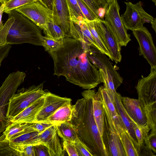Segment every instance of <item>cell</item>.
Here are the masks:
<instances>
[{
	"mask_svg": "<svg viewBox=\"0 0 156 156\" xmlns=\"http://www.w3.org/2000/svg\"><path fill=\"white\" fill-rule=\"evenodd\" d=\"M90 47L72 38H64L61 44L48 52L54 62V75L64 76L67 81L83 89L94 88L101 82L98 70L87 55Z\"/></svg>",
	"mask_w": 156,
	"mask_h": 156,
	"instance_id": "cell-1",
	"label": "cell"
},
{
	"mask_svg": "<svg viewBox=\"0 0 156 156\" xmlns=\"http://www.w3.org/2000/svg\"><path fill=\"white\" fill-rule=\"evenodd\" d=\"M95 93L91 89L82 93L83 98L72 105V117L69 122L77 137L93 156H108L94 117L92 100Z\"/></svg>",
	"mask_w": 156,
	"mask_h": 156,
	"instance_id": "cell-2",
	"label": "cell"
},
{
	"mask_svg": "<svg viewBox=\"0 0 156 156\" xmlns=\"http://www.w3.org/2000/svg\"><path fill=\"white\" fill-rule=\"evenodd\" d=\"M9 14L14 18L3 41L2 45L28 43L42 46L43 36L41 29L15 9Z\"/></svg>",
	"mask_w": 156,
	"mask_h": 156,
	"instance_id": "cell-3",
	"label": "cell"
},
{
	"mask_svg": "<svg viewBox=\"0 0 156 156\" xmlns=\"http://www.w3.org/2000/svg\"><path fill=\"white\" fill-rule=\"evenodd\" d=\"M87 53L89 60L98 69L101 83L110 95L114 96L117 93V89L122 83V78L106 55L94 48L88 49Z\"/></svg>",
	"mask_w": 156,
	"mask_h": 156,
	"instance_id": "cell-4",
	"label": "cell"
},
{
	"mask_svg": "<svg viewBox=\"0 0 156 156\" xmlns=\"http://www.w3.org/2000/svg\"><path fill=\"white\" fill-rule=\"evenodd\" d=\"M43 83L28 88L23 87L12 96L9 100L5 115L9 121L45 95L46 92L43 90Z\"/></svg>",
	"mask_w": 156,
	"mask_h": 156,
	"instance_id": "cell-5",
	"label": "cell"
},
{
	"mask_svg": "<svg viewBox=\"0 0 156 156\" xmlns=\"http://www.w3.org/2000/svg\"><path fill=\"white\" fill-rule=\"evenodd\" d=\"M15 10L42 30L45 36L51 38L48 24L53 17L52 9L38 1L23 5Z\"/></svg>",
	"mask_w": 156,
	"mask_h": 156,
	"instance_id": "cell-6",
	"label": "cell"
},
{
	"mask_svg": "<svg viewBox=\"0 0 156 156\" xmlns=\"http://www.w3.org/2000/svg\"><path fill=\"white\" fill-rule=\"evenodd\" d=\"M119 10L120 7L117 0L109 3L105 11L104 20L120 46H126L131 39L122 21Z\"/></svg>",
	"mask_w": 156,
	"mask_h": 156,
	"instance_id": "cell-7",
	"label": "cell"
},
{
	"mask_svg": "<svg viewBox=\"0 0 156 156\" xmlns=\"http://www.w3.org/2000/svg\"><path fill=\"white\" fill-rule=\"evenodd\" d=\"M126 6L124 13L121 16L122 22L127 30H131L143 26L145 23H150L153 17L143 9L140 1L133 4L124 2Z\"/></svg>",
	"mask_w": 156,
	"mask_h": 156,
	"instance_id": "cell-8",
	"label": "cell"
},
{
	"mask_svg": "<svg viewBox=\"0 0 156 156\" xmlns=\"http://www.w3.org/2000/svg\"><path fill=\"white\" fill-rule=\"evenodd\" d=\"M136 88L143 108L156 105V68L151 67L150 73L145 77L141 76Z\"/></svg>",
	"mask_w": 156,
	"mask_h": 156,
	"instance_id": "cell-9",
	"label": "cell"
},
{
	"mask_svg": "<svg viewBox=\"0 0 156 156\" xmlns=\"http://www.w3.org/2000/svg\"><path fill=\"white\" fill-rule=\"evenodd\" d=\"M104 128L101 138L108 156H126L119 135L109 115L107 113H104Z\"/></svg>",
	"mask_w": 156,
	"mask_h": 156,
	"instance_id": "cell-10",
	"label": "cell"
},
{
	"mask_svg": "<svg viewBox=\"0 0 156 156\" xmlns=\"http://www.w3.org/2000/svg\"><path fill=\"white\" fill-rule=\"evenodd\" d=\"M25 73L17 71L10 73L0 87V110L6 115L10 99L24 82Z\"/></svg>",
	"mask_w": 156,
	"mask_h": 156,
	"instance_id": "cell-11",
	"label": "cell"
},
{
	"mask_svg": "<svg viewBox=\"0 0 156 156\" xmlns=\"http://www.w3.org/2000/svg\"><path fill=\"white\" fill-rule=\"evenodd\" d=\"M132 31L139 44V55L144 58L151 67L156 68V49L151 34L144 26Z\"/></svg>",
	"mask_w": 156,
	"mask_h": 156,
	"instance_id": "cell-12",
	"label": "cell"
},
{
	"mask_svg": "<svg viewBox=\"0 0 156 156\" xmlns=\"http://www.w3.org/2000/svg\"><path fill=\"white\" fill-rule=\"evenodd\" d=\"M95 95L101 101L103 105L106 108L115 130L119 135L126 128L108 89L104 86H101L95 93Z\"/></svg>",
	"mask_w": 156,
	"mask_h": 156,
	"instance_id": "cell-13",
	"label": "cell"
},
{
	"mask_svg": "<svg viewBox=\"0 0 156 156\" xmlns=\"http://www.w3.org/2000/svg\"><path fill=\"white\" fill-rule=\"evenodd\" d=\"M71 101L70 98L62 97L46 92L44 95L43 104L37 115L34 122H43L64 104Z\"/></svg>",
	"mask_w": 156,
	"mask_h": 156,
	"instance_id": "cell-14",
	"label": "cell"
},
{
	"mask_svg": "<svg viewBox=\"0 0 156 156\" xmlns=\"http://www.w3.org/2000/svg\"><path fill=\"white\" fill-rule=\"evenodd\" d=\"M97 25L108 48L112 61L116 63L122 59L121 46L118 40L110 30L104 20L99 19L97 20Z\"/></svg>",
	"mask_w": 156,
	"mask_h": 156,
	"instance_id": "cell-15",
	"label": "cell"
},
{
	"mask_svg": "<svg viewBox=\"0 0 156 156\" xmlns=\"http://www.w3.org/2000/svg\"><path fill=\"white\" fill-rule=\"evenodd\" d=\"M31 124L23 131L9 140L12 147L20 152L21 149L23 147L41 144L39 139V135L41 132L35 130L32 127Z\"/></svg>",
	"mask_w": 156,
	"mask_h": 156,
	"instance_id": "cell-16",
	"label": "cell"
},
{
	"mask_svg": "<svg viewBox=\"0 0 156 156\" xmlns=\"http://www.w3.org/2000/svg\"><path fill=\"white\" fill-rule=\"evenodd\" d=\"M121 99L128 115L133 122L140 126L147 124L146 115L138 99L121 96Z\"/></svg>",
	"mask_w": 156,
	"mask_h": 156,
	"instance_id": "cell-17",
	"label": "cell"
},
{
	"mask_svg": "<svg viewBox=\"0 0 156 156\" xmlns=\"http://www.w3.org/2000/svg\"><path fill=\"white\" fill-rule=\"evenodd\" d=\"M52 8L55 10L58 23L66 37L71 38L69 12L66 0H53Z\"/></svg>",
	"mask_w": 156,
	"mask_h": 156,
	"instance_id": "cell-18",
	"label": "cell"
},
{
	"mask_svg": "<svg viewBox=\"0 0 156 156\" xmlns=\"http://www.w3.org/2000/svg\"><path fill=\"white\" fill-rule=\"evenodd\" d=\"M44 100V96L37 100L9 120V122L30 123L34 122L37 115L42 106Z\"/></svg>",
	"mask_w": 156,
	"mask_h": 156,
	"instance_id": "cell-19",
	"label": "cell"
},
{
	"mask_svg": "<svg viewBox=\"0 0 156 156\" xmlns=\"http://www.w3.org/2000/svg\"><path fill=\"white\" fill-rule=\"evenodd\" d=\"M121 96L120 94L117 92L114 97V104L126 129L139 151L138 145L133 127V122L129 117L122 103L121 99Z\"/></svg>",
	"mask_w": 156,
	"mask_h": 156,
	"instance_id": "cell-20",
	"label": "cell"
},
{
	"mask_svg": "<svg viewBox=\"0 0 156 156\" xmlns=\"http://www.w3.org/2000/svg\"><path fill=\"white\" fill-rule=\"evenodd\" d=\"M71 101L66 103L57 109L43 123L57 125L70 121L71 119L72 106Z\"/></svg>",
	"mask_w": 156,
	"mask_h": 156,
	"instance_id": "cell-21",
	"label": "cell"
},
{
	"mask_svg": "<svg viewBox=\"0 0 156 156\" xmlns=\"http://www.w3.org/2000/svg\"><path fill=\"white\" fill-rule=\"evenodd\" d=\"M70 20L74 22L80 31L84 42L88 46L94 48L100 52V49L95 41L84 20L81 16L77 18L70 15Z\"/></svg>",
	"mask_w": 156,
	"mask_h": 156,
	"instance_id": "cell-22",
	"label": "cell"
},
{
	"mask_svg": "<svg viewBox=\"0 0 156 156\" xmlns=\"http://www.w3.org/2000/svg\"><path fill=\"white\" fill-rule=\"evenodd\" d=\"M84 20L95 41L99 48L100 52L108 56L112 61L108 48L98 28L97 20H89L86 19Z\"/></svg>",
	"mask_w": 156,
	"mask_h": 156,
	"instance_id": "cell-23",
	"label": "cell"
},
{
	"mask_svg": "<svg viewBox=\"0 0 156 156\" xmlns=\"http://www.w3.org/2000/svg\"><path fill=\"white\" fill-rule=\"evenodd\" d=\"M57 134L62 140L75 142L78 137L73 125L69 122L56 125Z\"/></svg>",
	"mask_w": 156,
	"mask_h": 156,
	"instance_id": "cell-24",
	"label": "cell"
},
{
	"mask_svg": "<svg viewBox=\"0 0 156 156\" xmlns=\"http://www.w3.org/2000/svg\"><path fill=\"white\" fill-rule=\"evenodd\" d=\"M92 102L94 117L101 137L103 130L104 120L102 103L95 95L93 98Z\"/></svg>",
	"mask_w": 156,
	"mask_h": 156,
	"instance_id": "cell-25",
	"label": "cell"
},
{
	"mask_svg": "<svg viewBox=\"0 0 156 156\" xmlns=\"http://www.w3.org/2000/svg\"><path fill=\"white\" fill-rule=\"evenodd\" d=\"M126 156H139V152L126 129L119 135Z\"/></svg>",
	"mask_w": 156,
	"mask_h": 156,
	"instance_id": "cell-26",
	"label": "cell"
},
{
	"mask_svg": "<svg viewBox=\"0 0 156 156\" xmlns=\"http://www.w3.org/2000/svg\"><path fill=\"white\" fill-rule=\"evenodd\" d=\"M53 17L48 24V29L50 38L57 41L62 42L66 37L65 34L59 25L56 13L54 9H52Z\"/></svg>",
	"mask_w": 156,
	"mask_h": 156,
	"instance_id": "cell-27",
	"label": "cell"
},
{
	"mask_svg": "<svg viewBox=\"0 0 156 156\" xmlns=\"http://www.w3.org/2000/svg\"><path fill=\"white\" fill-rule=\"evenodd\" d=\"M45 145L48 148L50 156L64 155V151L57 133L48 141Z\"/></svg>",
	"mask_w": 156,
	"mask_h": 156,
	"instance_id": "cell-28",
	"label": "cell"
},
{
	"mask_svg": "<svg viewBox=\"0 0 156 156\" xmlns=\"http://www.w3.org/2000/svg\"><path fill=\"white\" fill-rule=\"evenodd\" d=\"M30 123L10 122L7 126L3 135L5 139L9 140L13 136L28 127Z\"/></svg>",
	"mask_w": 156,
	"mask_h": 156,
	"instance_id": "cell-29",
	"label": "cell"
},
{
	"mask_svg": "<svg viewBox=\"0 0 156 156\" xmlns=\"http://www.w3.org/2000/svg\"><path fill=\"white\" fill-rule=\"evenodd\" d=\"M133 125L138 143L139 154L140 150L144 145V140L151 129L147 124L144 126H140L133 122Z\"/></svg>",
	"mask_w": 156,
	"mask_h": 156,
	"instance_id": "cell-30",
	"label": "cell"
},
{
	"mask_svg": "<svg viewBox=\"0 0 156 156\" xmlns=\"http://www.w3.org/2000/svg\"><path fill=\"white\" fill-rule=\"evenodd\" d=\"M92 10L95 15L101 19L102 15L100 10L105 11L107 9L108 4L105 0H83Z\"/></svg>",
	"mask_w": 156,
	"mask_h": 156,
	"instance_id": "cell-31",
	"label": "cell"
},
{
	"mask_svg": "<svg viewBox=\"0 0 156 156\" xmlns=\"http://www.w3.org/2000/svg\"><path fill=\"white\" fill-rule=\"evenodd\" d=\"M0 156H21V153L12 147L9 141L3 134L0 137Z\"/></svg>",
	"mask_w": 156,
	"mask_h": 156,
	"instance_id": "cell-32",
	"label": "cell"
},
{
	"mask_svg": "<svg viewBox=\"0 0 156 156\" xmlns=\"http://www.w3.org/2000/svg\"><path fill=\"white\" fill-rule=\"evenodd\" d=\"M40 0H10L5 4L4 12L8 14L11 11L23 5Z\"/></svg>",
	"mask_w": 156,
	"mask_h": 156,
	"instance_id": "cell-33",
	"label": "cell"
},
{
	"mask_svg": "<svg viewBox=\"0 0 156 156\" xmlns=\"http://www.w3.org/2000/svg\"><path fill=\"white\" fill-rule=\"evenodd\" d=\"M79 8L85 18L94 20L98 18L83 0H76Z\"/></svg>",
	"mask_w": 156,
	"mask_h": 156,
	"instance_id": "cell-34",
	"label": "cell"
},
{
	"mask_svg": "<svg viewBox=\"0 0 156 156\" xmlns=\"http://www.w3.org/2000/svg\"><path fill=\"white\" fill-rule=\"evenodd\" d=\"M57 133L56 125H52L39 135V139L41 144L45 145L48 141Z\"/></svg>",
	"mask_w": 156,
	"mask_h": 156,
	"instance_id": "cell-35",
	"label": "cell"
},
{
	"mask_svg": "<svg viewBox=\"0 0 156 156\" xmlns=\"http://www.w3.org/2000/svg\"><path fill=\"white\" fill-rule=\"evenodd\" d=\"M69 14L74 16L77 18L81 16L85 19L82 13L76 0H66Z\"/></svg>",
	"mask_w": 156,
	"mask_h": 156,
	"instance_id": "cell-36",
	"label": "cell"
},
{
	"mask_svg": "<svg viewBox=\"0 0 156 156\" xmlns=\"http://www.w3.org/2000/svg\"><path fill=\"white\" fill-rule=\"evenodd\" d=\"M62 42L57 41L45 36H43L42 46L48 52L56 49L61 44Z\"/></svg>",
	"mask_w": 156,
	"mask_h": 156,
	"instance_id": "cell-37",
	"label": "cell"
},
{
	"mask_svg": "<svg viewBox=\"0 0 156 156\" xmlns=\"http://www.w3.org/2000/svg\"><path fill=\"white\" fill-rule=\"evenodd\" d=\"M144 144L147 149L156 153V132L151 131L144 140Z\"/></svg>",
	"mask_w": 156,
	"mask_h": 156,
	"instance_id": "cell-38",
	"label": "cell"
},
{
	"mask_svg": "<svg viewBox=\"0 0 156 156\" xmlns=\"http://www.w3.org/2000/svg\"><path fill=\"white\" fill-rule=\"evenodd\" d=\"M75 143L79 156H93L87 147L78 137Z\"/></svg>",
	"mask_w": 156,
	"mask_h": 156,
	"instance_id": "cell-39",
	"label": "cell"
},
{
	"mask_svg": "<svg viewBox=\"0 0 156 156\" xmlns=\"http://www.w3.org/2000/svg\"><path fill=\"white\" fill-rule=\"evenodd\" d=\"M62 147L64 151H66L69 156H79L74 142L63 140Z\"/></svg>",
	"mask_w": 156,
	"mask_h": 156,
	"instance_id": "cell-40",
	"label": "cell"
},
{
	"mask_svg": "<svg viewBox=\"0 0 156 156\" xmlns=\"http://www.w3.org/2000/svg\"><path fill=\"white\" fill-rule=\"evenodd\" d=\"M34 156H50L48 147L43 144L34 146Z\"/></svg>",
	"mask_w": 156,
	"mask_h": 156,
	"instance_id": "cell-41",
	"label": "cell"
},
{
	"mask_svg": "<svg viewBox=\"0 0 156 156\" xmlns=\"http://www.w3.org/2000/svg\"><path fill=\"white\" fill-rule=\"evenodd\" d=\"M11 47V45L9 44L0 46V67L2 61L8 55Z\"/></svg>",
	"mask_w": 156,
	"mask_h": 156,
	"instance_id": "cell-42",
	"label": "cell"
},
{
	"mask_svg": "<svg viewBox=\"0 0 156 156\" xmlns=\"http://www.w3.org/2000/svg\"><path fill=\"white\" fill-rule=\"evenodd\" d=\"M52 124L43 122H34L31 123L32 127L36 131L42 132L44 131Z\"/></svg>",
	"mask_w": 156,
	"mask_h": 156,
	"instance_id": "cell-43",
	"label": "cell"
},
{
	"mask_svg": "<svg viewBox=\"0 0 156 156\" xmlns=\"http://www.w3.org/2000/svg\"><path fill=\"white\" fill-rule=\"evenodd\" d=\"M21 156H34V146L29 145L23 147L20 150Z\"/></svg>",
	"mask_w": 156,
	"mask_h": 156,
	"instance_id": "cell-44",
	"label": "cell"
},
{
	"mask_svg": "<svg viewBox=\"0 0 156 156\" xmlns=\"http://www.w3.org/2000/svg\"><path fill=\"white\" fill-rule=\"evenodd\" d=\"M9 123L5 115L0 110V135L5 130L7 126Z\"/></svg>",
	"mask_w": 156,
	"mask_h": 156,
	"instance_id": "cell-45",
	"label": "cell"
},
{
	"mask_svg": "<svg viewBox=\"0 0 156 156\" xmlns=\"http://www.w3.org/2000/svg\"><path fill=\"white\" fill-rule=\"evenodd\" d=\"M4 6L5 4L4 3L1 4L0 6V29L4 25L2 19L3 13L4 12Z\"/></svg>",
	"mask_w": 156,
	"mask_h": 156,
	"instance_id": "cell-46",
	"label": "cell"
},
{
	"mask_svg": "<svg viewBox=\"0 0 156 156\" xmlns=\"http://www.w3.org/2000/svg\"><path fill=\"white\" fill-rule=\"evenodd\" d=\"M151 27L154 30L155 32L156 33V18L154 19L153 21L151 22Z\"/></svg>",
	"mask_w": 156,
	"mask_h": 156,
	"instance_id": "cell-47",
	"label": "cell"
},
{
	"mask_svg": "<svg viewBox=\"0 0 156 156\" xmlns=\"http://www.w3.org/2000/svg\"><path fill=\"white\" fill-rule=\"evenodd\" d=\"M45 1L48 7L52 9L53 0H45Z\"/></svg>",
	"mask_w": 156,
	"mask_h": 156,
	"instance_id": "cell-48",
	"label": "cell"
},
{
	"mask_svg": "<svg viewBox=\"0 0 156 156\" xmlns=\"http://www.w3.org/2000/svg\"><path fill=\"white\" fill-rule=\"evenodd\" d=\"M10 0H0V2L1 4L4 3L5 4Z\"/></svg>",
	"mask_w": 156,
	"mask_h": 156,
	"instance_id": "cell-49",
	"label": "cell"
},
{
	"mask_svg": "<svg viewBox=\"0 0 156 156\" xmlns=\"http://www.w3.org/2000/svg\"><path fill=\"white\" fill-rule=\"evenodd\" d=\"M40 2L44 6L48 7L45 0H40Z\"/></svg>",
	"mask_w": 156,
	"mask_h": 156,
	"instance_id": "cell-50",
	"label": "cell"
},
{
	"mask_svg": "<svg viewBox=\"0 0 156 156\" xmlns=\"http://www.w3.org/2000/svg\"><path fill=\"white\" fill-rule=\"evenodd\" d=\"M108 4L109 3H110L113 2L115 0H105Z\"/></svg>",
	"mask_w": 156,
	"mask_h": 156,
	"instance_id": "cell-51",
	"label": "cell"
},
{
	"mask_svg": "<svg viewBox=\"0 0 156 156\" xmlns=\"http://www.w3.org/2000/svg\"><path fill=\"white\" fill-rule=\"evenodd\" d=\"M152 1L154 2L155 4V5H156V0H151Z\"/></svg>",
	"mask_w": 156,
	"mask_h": 156,
	"instance_id": "cell-52",
	"label": "cell"
},
{
	"mask_svg": "<svg viewBox=\"0 0 156 156\" xmlns=\"http://www.w3.org/2000/svg\"><path fill=\"white\" fill-rule=\"evenodd\" d=\"M126 0L128 1V0Z\"/></svg>",
	"mask_w": 156,
	"mask_h": 156,
	"instance_id": "cell-53",
	"label": "cell"
}]
</instances>
